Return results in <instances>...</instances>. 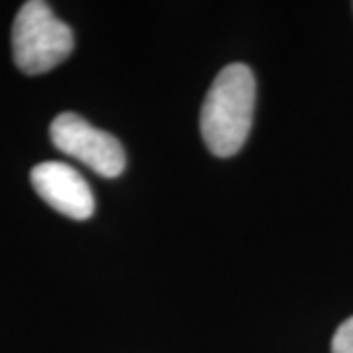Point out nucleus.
Masks as SVG:
<instances>
[{"instance_id": "nucleus-1", "label": "nucleus", "mask_w": 353, "mask_h": 353, "mask_svg": "<svg viewBox=\"0 0 353 353\" xmlns=\"http://www.w3.org/2000/svg\"><path fill=\"white\" fill-rule=\"evenodd\" d=\"M257 83L248 65L234 62L221 69L204 97L200 131L216 157H234L245 145L255 112Z\"/></svg>"}, {"instance_id": "nucleus-2", "label": "nucleus", "mask_w": 353, "mask_h": 353, "mask_svg": "<svg viewBox=\"0 0 353 353\" xmlns=\"http://www.w3.org/2000/svg\"><path fill=\"white\" fill-rule=\"evenodd\" d=\"M74 51V32L55 17L51 5L28 0L12 28L14 62L23 74L37 76L51 72Z\"/></svg>"}, {"instance_id": "nucleus-3", "label": "nucleus", "mask_w": 353, "mask_h": 353, "mask_svg": "<svg viewBox=\"0 0 353 353\" xmlns=\"http://www.w3.org/2000/svg\"><path fill=\"white\" fill-rule=\"evenodd\" d=\"M51 143L101 176H117L126 168V154L119 140L92 126L76 112H62L53 119Z\"/></svg>"}, {"instance_id": "nucleus-4", "label": "nucleus", "mask_w": 353, "mask_h": 353, "mask_svg": "<svg viewBox=\"0 0 353 353\" xmlns=\"http://www.w3.org/2000/svg\"><path fill=\"white\" fill-rule=\"evenodd\" d=\"M30 181L48 207L74 221H85L94 214V195L90 183L72 165L60 161H46L32 168Z\"/></svg>"}, {"instance_id": "nucleus-5", "label": "nucleus", "mask_w": 353, "mask_h": 353, "mask_svg": "<svg viewBox=\"0 0 353 353\" xmlns=\"http://www.w3.org/2000/svg\"><path fill=\"white\" fill-rule=\"evenodd\" d=\"M333 353H353V316H349L333 335Z\"/></svg>"}]
</instances>
